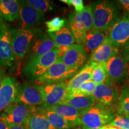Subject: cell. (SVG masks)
Returning a JSON list of instances; mask_svg holds the SVG:
<instances>
[{"label":"cell","instance_id":"6da1fadb","mask_svg":"<svg viewBox=\"0 0 129 129\" xmlns=\"http://www.w3.org/2000/svg\"><path fill=\"white\" fill-rule=\"evenodd\" d=\"M93 28L106 31L118 20L120 8L115 1L102 0L93 3Z\"/></svg>","mask_w":129,"mask_h":129},{"label":"cell","instance_id":"7a4b0ae2","mask_svg":"<svg viewBox=\"0 0 129 129\" xmlns=\"http://www.w3.org/2000/svg\"><path fill=\"white\" fill-rule=\"evenodd\" d=\"M115 117L111 107L96 103L80 112V125L83 129L98 128L109 124Z\"/></svg>","mask_w":129,"mask_h":129},{"label":"cell","instance_id":"3957f363","mask_svg":"<svg viewBox=\"0 0 129 129\" xmlns=\"http://www.w3.org/2000/svg\"><path fill=\"white\" fill-rule=\"evenodd\" d=\"M11 41L15 60L19 64L29 50L35 37L34 30L22 28L11 29Z\"/></svg>","mask_w":129,"mask_h":129},{"label":"cell","instance_id":"277c9868","mask_svg":"<svg viewBox=\"0 0 129 129\" xmlns=\"http://www.w3.org/2000/svg\"><path fill=\"white\" fill-rule=\"evenodd\" d=\"M77 72L78 71L67 67L57 59L43 75L35 80L36 83L42 84L62 83L72 78Z\"/></svg>","mask_w":129,"mask_h":129},{"label":"cell","instance_id":"5b68a950","mask_svg":"<svg viewBox=\"0 0 129 129\" xmlns=\"http://www.w3.org/2000/svg\"><path fill=\"white\" fill-rule=\"evenodd\" d=\"M58 54L59 50L56 48L44 55L32 59L26 64L23 72L35 80L43 75L57 60Z\"/></svg>","mask_w":129,"mask_h":129},{"label":"cell","instance_id":"8992f818","mask_svg":"<svg viewBox=\"0 0 129 129\" xmlns=\"http://www.w3.org/2000/svg\"><path fill=\"white\" fill-rule=\"evenodd\" d=\"M34 108L15 102L0 113V116L6 121L10 127L23 124H26Z\"/></svg>","mask_w":129,"mask_h":129},{"label":"cell","instance_id":"52a82bcc","mask_svg":"<svg viewBox=\"0 0 129 129\" xmlns=\"http://www.w3.org/2000/svg\"><path fill=\"white\" fill-rule=\"evenodd\" d=\"M44 99L43 107L50 108L60 104L65 98L67 92L68 83L47 84L38 85Z\"/></svg>","mask_w":129,"mask_h":129},{"label":"cell","instance_id":"ba28073f","mask_svg":"<svg viewBox=\"0 0 129 129\" xmlns=\"http://www.w3.org/2000/svg\"><path fill=\"white\" fill-rule=\"evenodd\" d=\"M108 78L105 83L113 85L124 79L128 74V66L118 51L106 63Z\"/></svg>","mask_w":129,"mask_h":129},{"label":"cell","instance_id":"9c48e42d","mask_svg":"<svg viewBox=\"0 0 129 129\" xmlns=\"http://www.w3.org/2000/svg\"><path fill=\"white\" fill-rule=\"evenodd\" d=\"M107 37L118 49L126 44L129 40L128 14H125L115 22L108 30Z\"/></svg>","mask_w":129,"mask_h":129},{"label":"cell","instance_id":"30bf717a","mask_svg":"<svg viewBox=\"0 0 129 129\" xmlns=\"http://www.w3.org/2000/svg\"><path fill=\"white\" fill-rule=\"evenodd\" d=\"M31 107L43 105L44 99L38 85L23 83L19 86L16 101Z\"/></svg>","mask_w":129,"mask_h":129},{"label":"cell","instance_id":"8fae6325","mask_svg":"<svg viewBox=\"0 0 129 129\" xmlns=\"http://www.w3.org/2000/svg\"><path fill=\"white\" fill-rule=\"evenodd\" d=\"M19 86L14 78L4 77L0 88V113L16 101Z\"/></svg>","mask_w":129,"mask_h":129},{"label":"cell","instance_id":"7c38bea8","mask_svg":"<svg viewBox=\"0 0 129 129\" xmlns=\"http://www.w3.org/2000/svg\"><path fill=\"white\" fill-rule=\"evenodd\" d=\"M11 37V29L6 24L0 30V68L12 65L15 60Z\"/></svg>","mask_w":129,"mask_h":129},{"label":"cell","instance_id":"4fadbf2b","mask_svg":"<svg viewBox=\"0 0 129 129\" xmlns=\"http://www.w3.org/2000/svg\"><path fill=\"white\" fill-rule=\"evenodd\" d=\"M20 28L34 30V28L41 22L44 13L35 9L26 1H20Z\"/></svg>","mask_w":129,"mask_h":129},{"label":"cell","instance_id":"5bb4252c","mask_svg":"<svg viewBox=\"0 0 129 129\" xmlns=\"http://www.w3.org/2000/svg\"><path fill=\"white\" fill-rule=\"evenodd\" d=\"M64 64L78 71L83 67L87 60L86 51L81 45L74 44L69 46L67 52L60 59Z\"/></svg>","mask_w":129,"mask_h":129},{"label":"cell","instance_id":"9a60e30c","mask_svg":"<svg viewBox=\"0 0 129 129\" xmlns=\"http://www.w3.org/2000/svg\"><path fill=\"white\" fill-rule=\"evenodd\" d=\"M93 96L96 103L106 106L111 107L118 101L119 90L114 85L101 84L96 85Z\"/></svg>","mask_w":129,"mask_h":129},{"label":"cell","instance_id":"2e32d148","mask_svg":"<svg viewBox=\"0 0 129 129\" xmlns=\"http://www.w3.org/2000/svg\"><path fill=\"white\" fill-rule=\"evenodd\" d=\"M58 46L55 42L47 34L35 37L28 53L29 61L34 58L43 56Z\"/></svg>","mask_w":129,"mask_h":129},{"label":"cell","instance_id":"e0dca14e","mask_svg":"<svg viewBox=\"0 0 129 129\" xmlns=\"http://www.w3.org/2000/svg\"><path fill=\"white\" fill-rule=\"evenodd\" d=\"M118 51V49L116 48L110 40L106 37L105 41L102 46L91 53L89 63H100L107 62Z\"/></svg>","mask_w":129,"mask_h":129},{"label":"cell","instance_id":"ac0fdd59","mask_svg":"<svg viewBox=\"0 0 129 129\" xmlns=\"http://www.w3.org/2000/svg\"><path fill=\"white\" fill-rule=\"evenodd\" d=\"M47 108L62 116L72 128L80 125V112L69 105L58 104Z\"/></svg>","mask_w":129,"mask_h":129},{"label":"cell","instance_id":"d6986e66","mask_svg":"<svg viewBox=\"0 0 129 129\" xmlns=\"http://www.w3.org/2000/svg\"><path fill=\"white\" fill-rule=\"evenodd\" d=\"M93 67V64L91 63L87 64L69 81L68 83L67 94H72L78 90L85 82L91 80Z\"/></svg>","mask_w":129,"mask_h":129},{"label":"cell","instance_id":"ffe728a7","mask_svg":"<svg viewBox=\"0 0 129 129\" xmlns=\"http://www.w3.org/2000/svg\"><path fill=\"white\" fill-rule=\"evenodd\" d=\"M96 104L93 96L70 94H67L60 104H67L72 106L81 112L85 109L91 107Z\"/></svg>","mask_w":129,"mask_h":129},{"label":"cell","instance_id":"44dd1931","mask_svg":"<svg viewBox=\"0 0 129 129\" xmlns=\"http://www.w3.org/2000/svg\"><path fill=\"white\" fill-rule=\"evenodd\" d=\"M107 37L106 31L93 29L87 34L84 41L81 44L86 52H93L96 50L105 41Z\"/></svg>","mask_w":129,"mask_h":129},{"label":"cell","instance_id":"7402d4cb","mask_svg":"<svg viewBox=\"0 0 129 129\" xmlns=\"http://www.w3.org/2000/svg\"><path fill=\"white\" fill-rule=\"evenodd\" d=\"M69 23L80 22L83 23L87 32L93 28V13L92 4L84 6V9L80 12H74L69 16Z\"/></svg>","mask_w":129,"mask_h":129},{"label":"cell","instance_id":"603a6c76","mask_svg":"<svg viewBox=\"0 0 129 129\" xmlns=\"http://www.w3.org/2000/svg\"><path fill=\"white\" fill-rule=\"evenodd\" d=\"M21 3L16 0H0V11L5 20L13 22L20 17Z\"/></svg>","mask_w":129,"mask_h":129},{"label":"cell","instance_id":"cb8c5ba5","mask_svg":"<svg viewBox=\"0 0 129 129\" xmlns=\"http://www.w3.org/2000/svg\"><path fill=\"white\" fill-rule=\"evenodd\" d=\"M26 124L29 129H56L50 123L46 116L35 107Z\"/></svg>","mask_w":129,"mask_h":129},{"label":"cell","instance_id":"d4e9b609","mask_svg":"<svg viewBox=\"0 0 129 129\" xmlns=\"http://www.w3.org/2000/svg\"><path fill=\"white\" fill-rule=\"evenodd\" d=\"M48 36L55 42L58 48L60 46L69 47L74 44L75 40L69 27L64 26L58 32L48 33Z\"/></svg>","mask_w":129,"mask_h":129},{"label":"cell","instance_id":"484cf974","mask_svg":"<svg viewBox=\"0 0 129 129\" xmlns=\"http://www.w3.org/2000/svg\"><path fill=\"white\" fill-rule=\"evenodd\" d=\"M40 112L44 114L50 123L56 129H71L72 128L68 122L62 116L51 109L42 107L38 109Z\"/></svg>","mask_w":129,"mask_h":129},{"label":"cell","instance_id":"4316f807","mask_svg":"<svg viewBox=\"0 0 129 129\" xmlns=\"http://www.w3.org/2000/svg\"><path fill=\"white\" fill-rule=\"evenodd\" d=\"M106 63H92L93 65L92 70L91 80L94 82L96 85L105 83L108 78Z\"/></svg>","mask_w":129,"mask_h":129},{"label":"cell","instance_id":"83f0119b","mask_svg":"<svg viewBox=\"0 0 129 129\" xmlns=\"http://www.w3.org/2000/svg\"><path fill=\"white\" fill-rule=\"evenodd\" d=\"M69 24V28L74 35L75 42L81 45L86 37L87 30L83 24L80 22H71Z\"/></svg>","mask_w":129,"mask_h":129},{"label":"cell","instance_id":"f1b7e54d","mask_svg":"<svg viewBox=\"0 0 129 129\" xmlns=\"http://www.w3.org/2000/svg\"><path fill=\"white\" fill-rule=\"evenodd\" d=\"M117 112L119 115L129 117V90H122L117 105Z\"/></svg>","mask_w":129,"mask_h":129},{"label":"cell","instance_id":"f546056e","mask_svg":"<svg viewBox=\"0 0 129 129\" xmlns=\"http://www.w3.org/2000/svg\"><path fill=\"white\" fill-rule=\"evenodd\" d=\"M96 85L94 82H93L92 80H88L83 84L78 90L74 91L72 94L83 95V96H93L96 89Z\"/></svg>","mask_w":129,"mask_h":129},{"label":"cell","instance_id":"4dcf8cb0","mask_svg":"<svg viewBox=\"0 0 129 129\" xmlns=\"http://www.w3.org/2000/svg\"><path fill=\"white\" fill-rule=\"evenodd\" d=\"M66 20L59 17H56L46 22V25L48 29V33L56 32L64 28Z\"/></svg>","mask_w":129,"mask_h":129},{"label":"cell","instance_id":"1f68e13d","mask_svg":"<svg viewBox=\"0 0 129 129\" xmlns=\"http://www.w3.org/2000/svg\"><path fill=\"white\" fill-rule=\"evenodd\" d=\"M26 2L35 9L44 13L52 9L51 2L47 0H28Z\"/></svg>","mask_w":129,"mask_h":129},{"label":"cell","instance_id":"d6a6232c","mask_svg":"<svg viewBox=\"0 0 129 129\" xmlns=\"http://www.w3.org/2000/svg\"><path fill=\"white\" fill-rule=\"evenodd\" d=\"M109 125L120 129H129V117L121 115L115 116Z\"/></svg>","mask_w":129,"mask_h":129},{"label":"cell","instance_id":"836d02e7","mask_svg":"<svg viewBox=\"0 0 129 129\" xmlns=\"http://www.w3.org/2000/svg\"><path fill=\"white\" fill-rule=\"evenodd\" d=\"M61 2L65 3L69 6L74 7L76 12H81L84 9L83 1L82 0H61Z\"/></svg>","mask_w":129,"mask_h":129},{"label":"cell","instance_id":"e575fe53","mask_svg":"<svg viewBox=\"0 0 129 129\" xmlns=\"http://www.w3.org/2000/svg\"><path fill=\"white\" fill-rule=\"evenodd\" d=\"M120 54L128 66L129 64V40L126 44L123 47H122Z\"/></svg>","mask_w":129,"mask_h":129},{"label":"cell","instance_id":"d590c367","mask_svg":"<svg viewBox=\"0 0 129 129\" xmlns=\"http://www.w3.org/2000/svg\"><path fill=\"white\" fill-rule=\"evenodd\" d=\"M69 47L67 46H60L58 48L59 50V54H58V59H60L67 52L68 50V48Z\"/></svg>","mask_w":129,"mask_h":129},{"label":"cell","instance_id":"8d00e7d4","mask_svg":"<svg viewBox=\"0 0 129 129\" xmlns=\"http://www.w3.org/2000/svg\"><path fill=\"white\" fill-rule=\"evenodd\" d=\"M10 127L6 121L0 116V129H10Z\"/></svg>","mask_w":129,"mask_h":129},{"label":"cell","instance_id":"74e56055","mask_svg":"<svg viewBox=\"0 0 129 129\" xmlns=\"http://www.w3.org/2000/svg\"><path fill=\"white\" fill-rule=\"evenodd\" d=\"M119 2L120 4H121L122 7L126 10L129 14V0H120Z\"/></svg>","mask_w":129,"mask_h":129},{"label":"cell","instance_id":"f35d334b","mask_svg":"<svg viewBox=\"0 0 129 129\" xmlns=\"http://www.w3.org/2000/svg\"><path fill=\"white\" fill-rule=\"evenodd\" d=\"M10 129H29V128L26 124H23L12 126L10 128Z\"/></svg>","mask_w":129,"mask_h":129},{"label":"cell","instance_id":"ab89813d","mask_svg":"<svg viewBox=\"0 0 129 129\" xmlns=\"http://www.w3.org/2000/svg\"><path fill=\"white\" fill-rule=\"evenodd\" d=\"M4 19L3 18L2 14H1V11H0V30L4 28V26L6 25V23L4 22Z\"/></svg>","mask_w":129,"mask_h":129},{"label":"cell","instance_id":"60d3db41","mask_svg":"<svg viewBox=\"0 0 129 129\" xmlns=\"http://www.w3.org/2000/svg\"><path fill=\"white\" fill-rule=\"evenodd\" d=\"M93 129H120L117 127H114V126H112V125H110L109 124L105 125L104 127H100V128H93Z\"/></svg>","mask_w":129,"mask_h":129},{"label":"cell","instance_id":"b9f144b4","mask_svg":"<svg viewBox=\"0 0 129 129\" xmlns=\"http://www.w3.org/2000/svg\"><path fill=\"white\" fill-rule=\"evenodd\" d=\"M4 77V71L3 70H0V88H1V84H2Z\"/></svg>","mask_w":129,"mask_h":129},{"label":"cell","instance_id":"7bdbcfd3","mask_svg":"<svg viewBox=\"0 0 129 129\" xmlns=\"http://www.w3.org/2000/svg\"><path fill=\"white\" fill-rule=\"evenodd\" d=\"M128 74H129V64H128Z\"/></svg>","mask_w":129,"mask_h":129}]
</instances>
